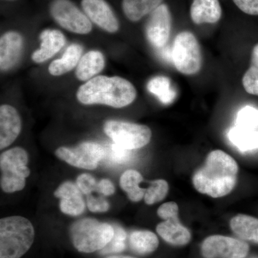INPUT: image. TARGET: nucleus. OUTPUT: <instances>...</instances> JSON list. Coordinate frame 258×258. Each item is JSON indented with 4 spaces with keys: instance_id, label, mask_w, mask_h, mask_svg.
I'll return each mask as SVG.
<instances>
[{
    "instance_id": "obj_29",
    "label": "nucleus",
    "mask_w": 258,
    "mask_h": 258,
    "mask_svg": "<svg viewBox=\"0 0 258 258\" xmlns=\"http://www.w3.org/2000/svg\"><path fill=\"white\" fill-rule=\"evenodd\" d=\"M114 235L104 248L101 249L102 254L115 253L124 250L125 248V240H126V232L120 226L114 225Z\"/></svg>"
},
{
    "instance_id": "obj_36",
    "label": "nucleus",
    "mask_w": 258,
    "mask_h": 258,
    "mask_svg": "<svg viewBox=\"0 0 258 258\" xmlns=\"http://www.w3.org/2000/svg\"><path fill=\"white\" fill-rule=\"evenodd\" d=\"M108 258H135L132 257H128V256H111Z\"/></svg>"
},
{
    "instance_id": "obj_17",
    "label": "nucleus",
    "mask_w": 258,
    "mask_h": 258,
    "mask_svg": "<svg viewBox=\"0 0 258 258\" xmlns=\"http://www.w3.org/2000/svg\"><path fill=\"white\" fill-rule=\"evenodd\" d=\"M41 46L33 52L32 59L34 62L40 63L45 62L62 49L66 44L63 34L57 30H45L40 36Z\"/></svg>"
},
{
    "instance_id": "obj_8",
    "label": "nucleus",
    "mask_w": 258,
    "mask_h": 258,
    "mask_svg": "<svg viewBox=\"0 0 258 258\" xmlns=\"http://www.w3.org/2000/svg\"><path fill=\"white\" fill-rule=\"evenodd\" d=\"M157 215L164 222L157 225V232L166 242L176 246L189 243L191 233L179 222L177 204L174 202L163 204L158 209Z\"/></svg>"
},
{
    "instance_id": "obj_32",
    "label": "nucleus",
    "mask_w": 258,
    "mask_h": 258,
    "mask_svg": "<svg viewBox=\"0 0 258 258\" xmlns=\"http://www.w3.org/2000/svg\"><path fill=\"white\" fill-rule=\"evenodd\" d=\"M76 184L84 195H91L93 191L98 190V183L95 178L89 174H82L78 176Z\"/></svg>"
},
{
    "instance_id": "obj_3",
    "label": "nucleus",
    "mask_w": 258,
    "mask_h": 258,
    "mask_svg": "<svg viewBox=\"0 0 258 258\" xmlns=\"http://www.w3.org/2000/svg\"><path fill=\"white\" fill-rule=\"evenodd\" d=\"M35 239V230L25 217L12 216L0 220V258H20Z\"/></svg>"
},
{
    "instance_id": "obj_18",
    "label": "nucleus",
    "mask_w": 258,
    "mask_h": 258,
    "mask_svg": "<svg viewBox=\"0 0 258 258\" xmlns=\"http://www.w3.org/2000/svg\"><path fill=\"white\" fill-rule=\"evenodd\" d=\"M221 5L219 0H193L190 15L194 23H216L221 19Z\"/></svg>"
},
{
    "instance_id": "obj_16",
    "label": "nucleus",
    "mask_w": 258,
    "mask_h": 258,
    "mask_svg": "<svg viewBox=\"0 0 258 258\" xmlns=\"http://www.w3.org/2000/svg\"><path fill=\"white\" fill-rule=\"evenodd\" d=\"M23 39L18 32L10 31L0 39V69L8 71L18 63L21 56Z\"/></svg>"
},
{
    "instance_id": "obj_33",
    "label": "nucleus",
    "mask_w": 258,
    "mask_h": 258,
    "mask_svg": "<svg viewBox=\"0 0 258 258\" xmlns=\"http://www.w3.org/2000/svg\"><path fill=\"white\" fill-rule=\"evenodd\" d=\"M87 205L90 211L93 212H106L109 210L110 205L106 200L99 197L96 198L93 195H87Z\"/></svg>"
},
{
    "instance_id": "obj_26",
    "label": "nucleus",
    "mask_w": 258,
    "mask_h": 258,
    "mask_svg": "<svg viewBox=\"0 0 258 258\" xmlns=\"http://www.w3.org/2000/svg\"><path fill=\"white\" fill-rule=\"evenodd\" d=\"M229 139L242 152L258 149V132L236 125L230 129Z\"/></svg>"
},
{
    "instance_id": "obj_34",
    "label": "nucleus",
    "mask_w": 258,
    "mask_h": 258,
    "mask_svg": "<svg viewBox=\"0 0 258 258\" xmlns=\"http://www.w3.org/2000/svg\"><path fill=\"white\" fill-rule=\"evenodd\" d=\"M236 6L245 14L258 16V0H232Z\"/></svg>"
},
{
    "instance_id": "obj_12",
    "label": "nucleus",
    "mask_w": 258,
    "mask_h": 258,
    "mask_svg": "<svg viewBox=\"0 0 258 258\" xmlns=\"http://www.w3.org/2000/svg\"><path fill=\"white\" fill-rule=\"evenodd\" d=\"M171 23L170 10L166 4H161L149 14L145 31L153 46L157 48L166 46L170 37Z\"/></svg>"
},
{
    "instance_id": "obj_11",
    "label": "nucleus",
    "mask_w": 258,
    "mask_h": 258,
    "mask_svg": "<svg viewBox=\"0 0 258 258\" xmlns=\"http://www.w3.org/2000/svg\"><path fill=\"white\" fill-rule=\"evenodd\" d=\"M202 254L205 258H244L249 252L244 241L222 235H212L203 241Z\"/></svg>"
},
{
    "instance_id": "obj_24",
    "label": "nucleus",
    "mask_w": 258,
    "mask_h": 258,
    "mask_svg": "<svg viewBox=\"0 0 258 258\" xmlns=\"http://www.w3.org/2000/svg\"><path fill=\"white\" fill-rule=\"evenodd\" d=\"M157 236L151 231L137 230L132 232L129 237L131 248L141 254L151 253L159 246Z\"/></svg>"
},
{
    "instance_id": "obj_37",
    "label": "nucleus",
    "mask_w": 258,
    "mask_h": 258,
    "mask_svg": "<svg viewBox=\"0 0 258 258\" xmlns=\"http://www.w3.org/2000/svg\"><path fill=\"white\" fill-rule=\"evenodd\" d=\"M254 258H256V257H254Z\"/></svg>"
},
{
    "instance_id": "obj_6",
    "label": "nucleus",
    "mask_w": 258,
    "mask_h": 258,
    "mask_svg": "<svg viewBox=\"0 0 258 258\" xmlns=\"http://www.w3.org/2000/svg\"><path fill=\"white\" fill-rule=\"evenodd\" d=\"M171 50L173 63L179 73L192 76L200 72L203 66V54L192 32H179L174 39Z\"/></svg>"
},
{
    "instance_id": "obj_31",
    "label": "nucleus",
    "mask_w": 258,
    "mask_h": 258,
    "mask_svg": "<svg viewBox=\"0 0 258 258\" xmlns=\"http://www.w3.org/2000/svg\"><path fill=\"white\" fill-rule=\"evenodd\" d=\"M237 125L242 128L254 129L258 125V109L252 106H245L238 112Z\"/></svg>"
},
{
    "instance_id": "obj_13",
    "label": "nucleus",
    "mask_w": 258,
    "mask_h": 258,
    "mask_svg": "<svg viewBox=\"0 0 258 258\" xmlns=\"http://www.w3.org/2000/svg\"><path fill=\"white\" fill-rule=\"evenodd\" d=\"M81 5L85 14L97 26L105 31L114 33L119 29L118 19L105 0H82Z\"/></svg>"
},
{
    "instance_id": "obj_35",
    "label": "nucleus",
    "mask_w": 258,
    "mask_h": 258,
    "mask_svg": "<svg viewBox=\"0 0 258 258\" xmlns=\"http://www.w3.org/2000/svg\"><path fill=\"white\" fill-rule=\"evenodd\" d=\"M104 196H111L115 192V186L109 179H103L98 183V190Z\"/></svg>"
},
{
    "instance_id": "obj_4",
    "label": "nucleus",
    "mask_w": 258,
    "mask_h": 258,
    "mask_svg": "<svg viewBox=\"0 0 258 258\" xmlns=\"http://www.w3.org/2000/svg\"><path fill=\"white\" fill-rule=\"evenodd\" d=\"M73 244L79 252L91 253L101 250L114 235L113 226L94 219L86 218L75 222L71 227Z\"/></svg>"
},
{
    "instance_id": "obj_19",
    "label": "nucleus",
    "mask_w": 258,
    "mask_h": 258,
    "mask_svg": "<svg viewBox=\"0 0 258 258\" xmlns=\"http://www.w3.org/2000/svg\"><path fill=\"white\" fill-rule=\"evenodd\" d=\"M104 67L105 59L103 54L99 51H89L80 60L76 76L80 81H89L101 73Z\"/></svg>"
},
{
    "instance_id": "obj_7",
    "label": "nucleus",
    "mask_w": 258,
    "mask_h": 258,
    "mask_svg": "<svg viewBox=\"0 0 258 258\" xmlns=\"http://www.w3.org/2000/svg\"><path fill=\"white\" fill-rule=\"evenodd\" d=\"M104 132L115 144L131 151L147 146L152 136L147 125L114 120L106 122Z\"/></svg>"
},
{
    "instance_id": "obj_1",
    "label": "nucleus",
    "mask_w": 258,
    "mask_h": 258,
    "mask_svg": "<svg viewBox=\"0 0 258 258\" xmlns=\"http://www.w3.org/2000/svg\"><path fill=\"white\" fill-rule=\"evenodd\" d=\"M238 170L237 162L231 156L223 151H212L204 165L194 174V186L203 195L222 198L235 188Z\"/></svg>"
},
{
    "instance_id": "obj_5",
    "label": "nucleus",
    "mask_w": 258,
    "mask_h": 258,
    "mask_svg": "<svg viewBox=\"0 0 258 258\" xmlns=\"http://www.w3.org/2000/svg\"><path fill=\"white\" fill-rule=\"evenodd\" d=\"M28 163V154L23 148H13L1 154L0 185L5 192H16L25 188L30 174Z\"/></svg>"
},
{
    "instance_id": "obj_25",
    "label": "nucleus",
    "mask_w": 258,
    "mask_h": 258,
    "mask_svg": "<svg viewBox=\"0 0 258 258\" xmlns=\"http://www.w3.org/2000/svg\"><path fill=\"white\" fill-rule=\"evenodd\" d=\"M147 89L164 104H171L176 98V91L171 84V80L166 76L153 78L147 83Z\"/></svg>"
},
{
    "instance_id": "obj_27",
    "label": "nucleus",
    "mask_w": 258,
    "mask_h": 258,
    "mask_svg": "<svg viewBox=\"0 0 258 258\" xmlns=\"http://www.w3.org/2000/svg\"><path fill=\"white\" fill-rule=\"evenodd\" d=\"M242 86L246 92L258 96V43L252 49L250 66L242 78Z\"/></svg>"
},
{
    "instance_id": "obj_15",
    "label": "nucleus",
    "mask_w": 258,
    "mask_h": 258,
    "mask_svg": "<svg viewBox=\"0 0 258 258\" xmlns=\"http://www.w3.org/2000/svg\"><path fill=\"white\" fill-rule=\"evenodd\" d=\"M82 192L77 184L66 181L56 189L55 196L60 200V209L62 213L71 216H79L85 210Z\"/></svg>"
},
{
    "instance_id": "obj_9",
    "label": "nucleus",
    "mask_w": 258,
    "mask_h": 258,
    "mask_svg": "<svg viewBox=\"0 0 258 258\" xmlns=\"http://www.w3.org/2000/svg\"><path fill=\"white\" fill-rule=\"evenodd\" d=\"M50 13L56 23L62 28L81 35L92 30L91 20L71 0H52Z\"/></svg>"
},
{
    "instance_id": "obj_14",
    "label": "nucleus",
    "mask_w": 258,
    "mask_h": 258,
    "mask_svg": "<svg viewBox=\"0 0 258 258\" xmlns=\"http://www.w3.org/2000/svg\"><path fill=\"white\" fill-rule=\"evenodd\" d=\"M22 121L16 108L10 105L0 107V149H5L18 138Z\"/></svg>"
},
{
    "instance_id": "obj_10",
    "label": "nucleus",
    "mask_w": 258,
    "mask_h": 258,
    "mask_svg": "<svg viewBox=\"0 0 258 258\" xmlns=\"http://www.w3.org/2000/svg\"><path fill=\"white\" fill-rule=\"evenodd\" d=\"M55 155L70 165L93 170L104 159L105 149L94 142H84L77 147L58 148Z\"/></svg>"
},
{
    "instance_id": "obj_21",
    "label": "nucleus",
    "mask_w": 258,
    "mask_h": 258,
    "mask_svg": "<svg viewBox=\"0 0 258 258\" xmlns=\"http://www.w3.org/2000/svg\"><path fill=\"white\" fill-rule=\"evenodd\" d=\"M230 225L234 233L241 239L258 244V219L240 214L232 217Z\"/></svg>"
},
{
    "instance_id": "obj_30",
    "label": "nucleus",
    "mask_w": 258,
    "mask_h": 258,
    "mask_svg": "<svg viewBox=\"0 0 258 258\" xmlns=\"http://www.w3.org/2000/svg\"><path fill=\"white\" fill-rule=\"evenodd\" d=\"M131 150L120 147L116 144H112L109 147L105 149V158L113 164H123L128 162L132 159ZM104 158V159H105Z\"/></svg>"
},
{
    "instance_id": "obj_28",
    "label": "nucleus",
    "mask_w": 258,
    "mask_h": 258,
    "mask_svg": "<svg viewBox=\"0 0 258 258\" xmlns=\"http://www.w3.org/2000/svg\"><path fill=\"white\" fill-rule=\"evenodd\" d=\"M169 186L167 181L164 179H157L151 183L146 189L144 201L147 205H152L162 201L167 195Z\"/></svg>"
},
{
    "instance_id": "obj_20",
    "label": "nucleus",
    "mask_w": 258,
    "mask_h": 258,
    "mask_svg": "<svg viewBox=\"0 0 258 258\" xmlns=\"http://www.w3.org/2000/svg\"><path fill=\"white\" fill-rule=\"evenodd\" d=\"M82 52L83 47L81 45L78 44L70 45L60 59H57L51 62L48 68L49 73L53 76L67 74L78 66Z\"/></svg>"
},
{
    "instance_id": "obj_23",
    "label": "nucleus",
    "mask_w": 258,
    "mask_h": 258,
    "mask_svg": "<svg viewBox=\"0 0 258 258\" xmlns=\"http://www.w3.org/2000/svg\"><path fill=\"white\" fill-rule=\"evenodd\" d=\"M143 176L139 171L129 169L122 174L120 178V186L128 195L131 201L138 203L144 198L146 189L140 187Z\"/></svg>"
},
{
    "instance_id": "obj_22",
    "label": "nucleus",
    "mask_w": 258,
    "mask_h": 258,
    "mask_svg": "<svg viewBox=\"0 0 258 258\" xmlns=\"http://www.w3.org/2000/svg\"><path fill=\"white\" fill-rule=\"evenodd\" d=\"M164 0H123L122 9L132 22H138L146 15L151 14L162 4Z\"/></svg>"
},
{
    "instance_id": "obj_2",
    "label": "nucleus",
    "mask_w": 258,
    "mask_h": 258,
    "mask_svg": "<svg viewBox=\"0 0 258 258\" xmlns=\"http://www.w3.org/2000/svg\"><path fill=\"white\" fill-rule=\"evenodd\" d=\"M137 95V89L128 80L118 76H98L82 85L76 96L82 104L120 108L133 103Z\"/></svg>"
}]
</instances>
